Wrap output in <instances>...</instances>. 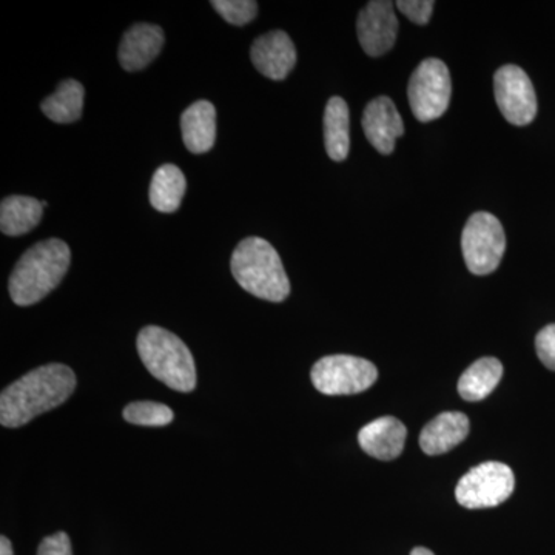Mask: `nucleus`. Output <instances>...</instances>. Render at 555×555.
<instances>
[{
	"mask_svg": "<svg viewBox=\"0 0 555 555\" xmlns=\"http://www.w3.org/2000/svg\"><path fill=\"white\" fill-rule=\"evenodd\" d=\"M378 379L377 367L364 358L328 356L312 367V383L324 396H353L364 392Z\"/></svg>",
	"mask_w": 555,
	"mask_h": 555,
	"instance_id": "8",
	"label": "nucleus"
},
{
	"mask_svg": "<svg viewBox=\"0 0 555 555\" xmlns=\"http://www.w3.org/2000/svg\"><path fill=\"white\" fill-rule=\"evenodd\" d=\"M357 35L361 49L372 57L385 56L396 46L398 20L396 3L372 0L358 14Z\"/></svg>",
	"mask_w": 555,
	"mask_h": 555,
	"instance_id": "10",
	"label": "nucleus"
},
{
	"mask_svg": "<svg viewBox=\"0 0 555 555\" xmlns=\"http://www.w3.org/2000/svg\"><path fill=\"white\" fill-rule=\"evenodd\" d=\"M38 555H73L69 537L65 532L47 537L40 543Z\"/></svg>",
	"mask_w": 555,
	"mask_h": 555,
	"instance_id": "26",
	"label": "nucleus"
},
{
	"mask_svg": "<svg viewBox=\"0 0 555 555\" xmlns=\"http://www.w3.org/2000/svg\"><path fill=\"white\" fill-rule=\"evenodd\" d=\"M537 356L551 371H555V324L543 327L535 338Z\"/></svg>",
	"mask_w": 555,
	"mask_h": 555,
	"instance_id": "25",
	"label": "nucleus"
},
{
	"mask_svg": "<svg viewBox=\"0 0 555 555\" xmlns=\"http://www.w3.org/2000/svg\"><path fill=\"white\" fill-rule=\"evenodd\" d=\"M137 345L139 357L153 377L178 392L195 389V360L181 338L166 328L147 326L139 332Z\"/></svg>",
	"mask_w": 555,
	"mask_h": 555,
	"instance_id": "4",
	"label": "nucleus"
},
{
	"mask_svg": "<svg viewBox=\"0 0 555 555\" xmlns=\"http://www.w3.org/2000/svg\"><path fill=\"white\" fill-rule=\"evenodd\" d=\"M250 60L266 78L283 80L297 64V49L287 33L270 31L251 43Z\"/></svg>",
	"mask_w": 555,
	"mask_h": 555,
	"instance_id": "11",
	"label": "nucleus"
},
{
	"mask_svg": "<svg viewBox=\"0 0 555 555\" xmlns=\"http://www.w3.org/2000/svg\"><path fill=\"white\" fill-rule=\"evenodd\" d=\"M83 96H86V90L82 83L75 79H67L40 104V108L53 122H76L82 116Z\"/></svg>",
	"mask_w": 555,
	"mask_h": 555,
	"instance_id": "21",
	"label": "nucleus"
},
{
	"mask_svg": "<svg viewBox=\"0 0 555 555\" xmlns=\"http://www.w3.org/2000/svg\"><path fill=\"white\" fill-rule=\"evenodd\" d=\"M516 488L513 469L505 463H481L462 477L455 499L466 509H485L506 502Z\"/></svg>",
	"mask_w": 555,
	"mask_h": 555,
	"instance_id": "7",
	"label": "nucleus"
},
{
	"mask_svg": "<svg viewBox=\"0 0 555 555\" xmlns=\"http://www.w3.org/2000/svg\"><path fill=\"white\" fill-rule=\"evenodd\" d=\"M173 416L169 406L155 401H134L124 409V418L138 426H167L173 422Z\"/></svg>",
	"mask_w": 555,
	"mask_h": 555,
	"instance_id": "22",
	"label": "nucleus"
},
{
	"mask_svg": "<svg viewBox=\"0 0 555 555\" xmlns=\"http://www.w3.org/2000/svg\"><path fill=\"white\" fill-rule=\"evenodd\" d=\"M494 94L496 105L507 122L525 127L535 119L539 108L535 90L524 68L505 65L496 69Z\"/></svg>",
	"mask_w": 555,
	"mask_h": 555,
	"instance_id": "9",
	"label": "nucleus"
},
{
	"mask_svg": "<svg viewBox=\"0 0 555 555\" xmlns=\"http://www.w3.org/2000/svg\"><path fill=\"white\" fill-rule=\"evenodd\" d=\"M166 36L153 24H137L120 40L118 57L126 72H139L152 64L163 50Z\"/></svg>",
	"mask_w": 555,
	"mask_h": 555,
	"instance_id": "13",
	"label": "nucleus"
},
{
	"mask_svg": "<svg viewBox=\"0 0 555 555\" xmlns=\"http://www.w3.org/2000/svg\"><path fill=\"white\" fill-rule=\"evenodd\" d=\"M43 203L31 196H9L0 204V230L7 236L31 232L43 215Z\"/></svg>",
	"mask_w": 555,
	"mask_h": 555,
	"instance_id": "17",
	"label": "nucleus"
},
{
	"mask_svg": "<svg viewBox=\"0 0 555 555\" xmlns=\"http://www.w3.org/2000/svg\"><path fill=\"white\" fill-rule=\"evenodd\" d=\"M452 80L448 65L437 57L425 60L409 80L408 98L420 122H430L447 113L451 102Z\"/></svg>",
	"mask_w": 555,
	"mask_h": 555,
	"instance_id": "6",
	"label": "nucleus"
},
{
	"mask_svg": "<svg viewBox=\"0 0 555 555\" xmlns=\"http://www.w3.org/2000/svg\"><path fill=\"white\" fill-rule=\"evenodd\" d=\"M397 9L416 25L429 24L436 2L433 0H400L396 3Z\"/></svg>",
	"mask_w": 555,
	"mask_h": 555,
	"instance_id": "24",
	"label": "nucleus"
},
{
	"mask_svg": "<svg viewBox=\"0 0 555 555\" xmlns=\"http://www.w3.org/2000/svg\"><path fill=\"white\" fill-rule=\"evenodd\" d=\"M72 251L62 240L40 241L25 251L10 276V297L14 305L33 306L60 286L67 275Z\"/></svg>",
	"mask_w": 555,
	"mask_h": 555,
	"instance_id": "2",
	"label": "nucleus"
},
{
	"mask_svg": "<svg viewBox=\"0 0 555 555\" xmlns=\"http://www.w3.org/2000/svg\"><path fill=\"white\" fill-rule=\"evenodd\" d=\"M211 7L221 14L222 20L232 25H247L258 13V3L254 0H214Z\"/></svg>",
	"mask_w": 555,
	"mask_h": 555,
	"instance_id": "23",
	"label": "nucleus"
},
{
	"mask_svg": "<svg viewBox=\"0 0 555 555\" xmlns=\"http://www.w3.org/2000/svg\"><path fill=\"white\" fill-rule=\"evenodd\" d=\"M469 434V418L462 412H443L420 434V447L427 455L447 454Z\"/></svg>",
	"mask_w": 555,
	"mask_h": 555,
	"instance_id": "15",
	"label": "nucleus"
},
{
	"mask_svg": "<svg viewBox=\"0 0 555 555\" xmlns=\"http://www.w3.org/2000/svg\"><path fill=\"white\" fill-rule=\"evenodd\" d=\"M363 130L382 155L393 152L397 139L404 134V122L390 98L378 96L369 102L363 113Z\"/></svg>",
	"mask_w": 555,
	"mask_h": 555,
	"instance_id": "12",
	"label": "nucleus"
},
{
	"mask_svg": "<svg viewBox=\"0 0 555 555\" xmlns=\"http://www.w3.org/2000/svg\"><path fill=\"white\" fill-rule=\"evenodd\" d=\"M76 375L65 364L51 363L14 382L0 396V423L21 427L36 416L61 406L75 392Z\"/></svg>",
	"mask_w": 555,
	"mask_h": 555,
	"instance_id": "1",
	"label": "nucleus"
},
{
	"mask_svg": "<svg viewBox=\"0 0 555 555\" xmlns=\"http://www.w3.org/2000/svg\"><path fill=\"white\" fill-rule=\"evenodd\" d=\"M185 147L195 155L210 152L217 141V109L208 101L190 105L181 118Z\"/></svg>",
	"mask_w": 555,
	"mask_h": 555,
	"instance_id": "16",
	"label": "nucleus"
},
{
	"mask_svg": "<svg viewBox=\"0 0 555 555\" xmlns=\"http://www.w3.org/2000/svg\"><path fill=\"white\" fill-rule=\"evenodd\" d=\"M411 555H434L433 551L427 550V547L418 546L415 550H412Z\"/></svg>",
	"mask_w": 555,
	"mask_h": 555,
	"instance_id": "28",
	"label": "nucleus"
},
{
	"mask_svg": "<svg viewBox=\"0 0 555 555\" xmlns=\"http://www.w3.org/2000/svg\"><path fill=\"white\" fill-rule=\"evenodd\" d=\"M230 269L236 283L254 297L281 302L291 294V281L280 255L272 244L258 236L241 241Z\"/></svg>",
	"mask_w": 555,
	"mask_h": 555,
	"instance_id": "3",
	"label": "nucleus"
},
{
	"mask_svg": "<svg viewBox=\"0 0 555 555\" xmlns=\"http://www.w3.org/2000/svg\"><path fill=\"white\" fill-rule=\"evenodd\" d=\"M408 429L396 416H382L361 427L358 443L367 455L390 462L403 452Z\"/></svg>",
	"mask_w": 555,
	"mask_h": 555,
	"instance_id": "14",
	"label": "nucleus"
},
{
	"mask_svg": "<svg viewBox=\"0 0 555 555\" xmlns=\"http://www.w3.org/2000/svg\"><path fill=\"white\" fill-rule=\"evenodd\" d=\"M503 377V364L494 357H485L469 366L459 379V393L463 400L476 403L491 396Z\"/></svg>",
	"mask_w": 555,
	"mask_h": 555,
	"instance_id": "20",
	"label": "nucleus"
},
{
	"mask_svg": "<svg viewBox=\"0 0 555 555\" xmlns=\"http://www.w3.org/2000/svg\"><path fill=\"white\" fill-rule=\"evenodd\" d=\"M349 107L343 98L334 96L328 100L324 109V145L328 158L341 163L349 155Z\"/></svg>",
	"mask_w": 555,
	"mask_h": 555,
	"instance_id": "18",
	"label": "nucleus"
},
{
	"mask_svg": "<svg viewBox=\"0 0 555 555\" xmlns=\"http://www.w3.org/2000/svg\"><path fill=\"white\" fill-rule=\"evenodd\" d=\"M462 250L470 273L485 276L494 272L506 250L502 222L488 211L474 214L463 229Z\"/></svg>",
	"mask_w": 555,
	"mask_h": 555,
	"instance_id": "5",
	"label": "nucleus"
},
{
	"mask_svg": "<svg viewBox=\"0 0 555 555\" xmlns=\"http://www.w3.org/2000/svg\"><path fill=\"white\" fill-rule=\"evenodd\" d=\"M188 181L173 164H164L155 171L150 184V204L160 214H173L181 206Z\"/></svg>",
	"mask_w": 555,
	"mask_h": 555,
	"instance_id": "19",
	"label": "nucleus"
},
{
	"mask_svg": "<svg viewBox=\"0 0 555 555\" xmlns=\"http://www.w3.org/2000/svg\"><path fill=\"white\" fill-rule=\"evenodd\" d=\"M0 555H13V546L7 537L0 539Z\"/></svg>",
	"mask_w": 555,
	"mask_h": 555,
	"instance_id": "27",
	"label": "nucleus"
}]
</instances>
